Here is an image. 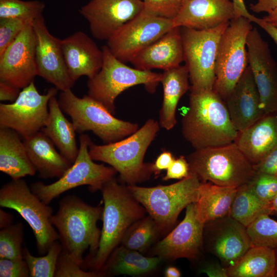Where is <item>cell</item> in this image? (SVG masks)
Masks as SVG:
<instances>
[{
	"mask_svg": "<svg viewBox=\"0 0 277 277\" xmlns=\"http://www.w3.org/2000/svg\"><path fill=\"white\" fill-rule=\"evenodd\" d=\"M263 18L277 28V6Z\"/></svg>",
	"mask_w": 277,
	"mask_h": 277,
	"instance_id": "db71d44e",
	"label": "cell"
},
{
	"mask_svg": "<svg viewBox=\"0 0 277 277\" xmlns=\"http://www.w3.org/2000/svg\"><path fill=\"white\" fill-rule=\"evenodd\" d=\"M34 20L0 18V55L15 41L25 26Z\"/></svg>",
	"mask_w": 277,
	"mask_h": 277,
	"instance_id": "60d3db41",
	"label": "cell"
},
{
	"mask_svg": "<svg viewBox=\"0 0 277 277\" xmlns=\"http://www.w3.org/2000/svg\"><path fill=\"white\" fill-rule=\"evenodd\" d=\"M234 9L235 18L243 16L252 22L255 16L251 15L247 10L244 0H232Z\"/></svg>",
	"mask_w": 277,
	"mask_h": 277,
	"instance_id": "816d5d0a",
	"label": "cell"
},
{
	"mask_svg": "<svg viewBox=\"0 0 277 277\" xmlns=\"http://www.w3.org/2000/svg\"><path fill=\"white\" fill-rule=\"evenodd\" d=\"M274 249L275 251L276 260V272H275L274 277H277V247L274 248Z\"/></svg>",
	"mask_w": 277,
	"mask_h": 277,
	"instance_id": "6f0895ef",
	"label": "cell"
},
{
	"mask_svg": "<svg viewBox=\"0 0 277 277\" xmlns=\"http://www.w3.org/2000/svg\"><path fill=\"white\" fill-rule=\"evenodd\" d=\"M57 100L63 112L71 118L76 132L91 131L105 144L121 140L140 128L137 123L114 117L89 95L77 96L71 89L61 91Z\"/></svg>",
	"mask_w": 277,
	"mask_h": 277,
	"instance_id": "8992f818",
	"label": "cell"
},
{
	"mask_svg": "<svg viewBox=\"0 0 277 277\" xmlns=\"http://www.w3.org/2000/svg\"><path fill=\"white\" fill-rule=\"evenodd\" d=\"M163 260L159 256H145L121 245L113 251L100 272L104 276L138 275L154 270Z\"/></svg>",
	"mask_w": 277,
	"mask_h": 277,
	"instance_id": "4dcf8cb0",
	"label": "cell"
},
{
	"mask_svg": "<svg viewBox=\"0 0 277 277\" xmlns=\"http://www.w3.org/2000/svg\"><path fill=\"white\" fill-rule=\"evenodd\" d=\"M249 66L265 114L277 112V67L268 44L255 27L247 38Z\"/></svg>",
	"mask_w": 277,
	"mask_h": 277,
	"instance_id": "2e32d148",
	"label": "cell"
},
{
	"mask_svg": "<svg viewBox=\"0 0 277 277\" xmlns=\"http://www.w3.org/2000/svg\"><path fill=\"white\" fill-rule=\"evenodd\" d=\"M186 159L190 172L200 181L219 186L237 188L247 184L255 172L253 165L234 142L195 149Z\"/></svg>",
	"mask_w": 277,
	"mask_h": 277,
	"instance_id": "5b68a950",
	"label": "cell"
},
{
	"mask_svg": "<svg viewBox=\"0 0 277 277\" xmlns=\"http://www.w3.org/2000/svg\"><path fill=\"white\" fill-rule=\"evenodd\" d=\"M101 191L104 207L99 246L95 254L84 260L82 265L83 269L90 268L99 272L121 243L127 230L145 217L146 211L127 187L118 184L115 177L105 184Z\"/></svg>",
	"mask_w": 277,
	"mask_h": 277,
	"instance_id": "3957f363",
	"label": "cell"
},
{
	"mask_svg": "<svg viewBox=\"0 0 277 277\" xmlns=\"http://www.w3.org/2000/svg\"><path fill=\"white\" fill-rule=\"evenodd\" d=\"M153 118L148 119L133 134L117 142L102 145L91 141L90 155L93 161L109 164L119 174V180L127 186L134 185L149 179L153 173L152 163H145V153L160 130Z\"/></svg>",
	"mask_w": 277,
	"mask_h": 277,
	"instance_id": "277c9868",
	"label": "cell"
},
{
	"mask_svg": "<svg viewBox=\"0 0 277 277\" xmlns=\"http://www.w3.org/2000/svg\"><path fill=\"white\" fill-rule=\"evenodd\" d=\"M200 184L197 176L190 172L187 177L169 185L127 187L162 232L174 224L183 209L197 202Z\"/></svg>",
	"mask_w": 277,
	"mask_h": 277,
	"instance_id": "ba28073f",
	"label": "cell"
},
{
	"mask_svg": "<svg viewBox=\"0 0 277 277\" xmlns=\"http://www.w3.org/2000/svg\"><path fill=\"white\" fill-rule=\"evenodd\" d=\"M271 208L272 214L277 216V195L271 203Z\"/></svg>",
	"mask_w": 277,
	"mask_h": 277,
	"instance_id": "9f6ffc18",
	"label": "cell"
},
{
	"mask_svg": "<svg viewBox=\"0 0 277 277\" xmlns=\"http://www.w3.org/2000/svg\"><path fill=\"white\" fill-rule=\"evenodd\" d=\"M62 251L60 242L55 241L46 254L36 257L32 255L27 247L23 248V258L29 270L31 277H53L59 256Z\"/></svg>",
	"mask_w": 277,
	"mask_h": 277,
	"instance_id": "e575fe53",
	"label": "cell"
},
{
	"mask_svg": "<svg viewBox=\"0 0 277 277\" xmlns=\"http://www.w3.org/2000/svg\"><path fill=\"white\" fill-rule=\"evenodd\" d=\"M103 63L99 72L87 82L88 95L115 114L117 97L128 88L143 85L150 93L155 92L162 73L130 67L116 58L107 45L101 48Z\"/></svg>",
	"mask_w": 277,
	"mask_h": 277,
	"instance_id": "52a82bcc",
	"label": "cell"
},
{
	"mask_svg": "<svg viewBox=\"0 0 277 277\" xmlns=\"http://www.w3.org/2000/svg\"><path fill=\"white\" fill-rule=\"evenodd\" d=\"M58 89L50 88L41 94L34 81L22 89L17 99L10 104H0V128L16 131L23 138L40 131L49 116L48 104Z\"/></svg>",
	"mask_w": 277,
	"mask_h": 277,
	"instance_id": "4fadbf2b",
	"label": "cell"
},
{
	"mask_svg": "<svg viewBox=\"0 0 277 277\" xmlns=\"http://www.w3.org/2000/svg\"><path fill=\"white\" fill-rule=\"evenodd\" d=\"M30 276L28 266L25 260L0 258V277Z\"/></svg>",
	"mask_w": 277,
	"mask_h": 277,
	"instance_id": "7bdbcfd3",
	"label": "cell"
},
{
	"mask_svg": "<svg viewBox=\"0 0 277 277\" xmlns=\"http://www.w3.org/2000/svg\"><path fill=\"white\" fill-rule=\"evenodd\" d=\"M24 226L21 222L1 229L0 258L23 259L22 245L24 240Z\"/></svg>",
	"mask_w": 277,
	"mask_h": 277,
	"instance_id": "74e56055",
	"label": "cell"
},
{
	"mask_svg": "<svg viewBox=\"0 0 277 277\" xmlns=\"http://www.w3.org/2000/svg\"><path fill=\"white\" fill-rule=\"evenodd\" d=\"M45 8L44 3L37 0H0V18L34 20L43 15Z\"/></svg>",
	"mask_w": 277,
	"mask_h": 277,
	"instance_id": "8d00e7d4",
	"label": "cell"
},
{
	"mask_svg": "<svg viewBox=\"0 0 277 277\" xmlns=\"http://www.w3.org/2000/svg\"><path fill=\"white\" fill-rule=\"evenodd\" d=\"M251 22L243 16L234 18L221 37L213 90L224 102L248 66L246 43L248 35L253 28Z\"/></svg>",
	"mask_w": 277,
	"mask_h": 277,
	"instance_id": "30bf717a",
	"label": "cell"
},
{
	"mask_svg": "<svg viewBox=\"0 0 277 277\" xmlns=\"http://www.w3.org/2000/svg\"><path fill=\"white\" fill-rule=\"evenodd\" d=\"M20 136L12 129L0 128V170L12 180L36 172Z\"/></svg>",
	"mask_w": 277,
	"mask_h": 277,
	"instance_id": "83f0119b",
	"label": "cell"
},
{
	"mask_svg": "<svg viewBox=\"0 0 277 277\" xmlns=\"http://www.w3.org/2000/svg\"><path fill=\"white\" fill-rule=\"evenodd\" d=\"M0 206L17 212L31 228L39 253H46L59 240L51 222L52 207L42 201L23 179L12 180L0 189Z\"/></svg>",
	"mask_w": 277,
	"mask_h": 277,
	"instance_id": "9c48e42d",
	"label": "cell"
},
{
	"mask_svg": "<svg viewBox=\"0 0 277 277\" xmlns=\"http://www.w3.org/2000/svg\"><path fill=\"white\" fill-rule=\"evenodd\" d=\"M160 232L155 222L149 215L135 222L127 230L121 244L142 252L154 242Z\"/></svg>",
	"mask_w": 277,
	"mask_h": 277,
	"instance_id": "836d02e7",
	"label": "cell"
},
{
	"mask_svg": "<svg viewBox=\"0 0 277 277\" xmlns=\"http://www.w3.org/2000/svg\"><path fill=\"white\" fill-rule=\"evenodd\" d=\"M91 141L89 135L81 134L76 160L58 180L50 184L41 182L31 184V190L42 201L49 204L65 192L81 186H88L92 192L101 190L105 184L115 177L117 172L113 167L96 164L91 157Z\"/></svg>",
	"mask_w": 277,
	"mask_h": 277,
	"instance_id": "7c38bea8",
	"label": "cell"
},
{
	"mask_svg": "<svg viewBox=\"0 0 277 277\" xmlns=\"http://www.w3.org/2000/svg\"><path fill=\"white\" fill-rule=\"evenodd\" d=\"M29 157L43 179L61 177L72 163L58 152L51 140L42 131L23 138Z\"/></svg>",
	"mask_w": 277,
	"mask_h": 277,
	"instance_id": "484cf974",
	"label": "cell"
},
{
	"mask_svg": "<svg viewBox=\"0 0 277 277\" xmlns=\"http://www.w3.org/2000/svg\"><path fill=\"white\" fill-rule=\"evenodd\" d=\"M14 216L10 213L6 212L2 209H0V228H6L12 225Z\"/></svg>",
	"mask_w": 277,
	"mask_h": 277,
	"instance_id": "f5cc1de1",
	"label": "cell"
},
{
	"mask_svg": "<svg viewBox=\"0 0 277 277\" xmlns=\"http://www.w3.org/2000/svg\"><path fill=\"white\" fill-rule=\"evenodd\" d=\"M263 214H272L271 203L259 199L247 184L237 187L229 215L247 227Z\"/></svg>",
	"mask_w": 277,
	"mask_h": 277,
	"instance_id": "d6a6232c",
	"label": "cell"
},
{
	"mask_svg": "<svg viewBox=\"0 0 277 277\" xmlns=\"http://www.w3.org/2000/svg\"><path fill=\"white\" fill-rule=\"evenodd\" d=\"M142 12L162 17L172 19L181 8L182 0H142Z\"/></svg>",
	"mask_w": 277,
	"mask_h": 277,
	"instance_id": "b9f144b4",
	"label": "cell"
},
{
	"mask_svg": "<svg viewBox=\"0 0 277 277\" xmlns=\"http://www.w3.org/2000/svg\"><path fill=\"white\" fill-rule=\"evenodd\" d=\"M277 6V0H256L254 4L249 5L250 10L254 13H269Z\"/></svg>",
	"mask_w": 277,
	"mask_h": 277,
	"instance_id": "681fc988",
	"label": "cell"
},
{
	"mask_svg": "<svg viewBox=\"0 0 277 277\" xmlns=\"http://www.w3.org/2000/svg\"><path fill=\"white\" fill-rule=\"evenodd\" d=\"M234 142L253 165L259 163L277 147V112L239 132Z\"/></svg>",
	"mask_w": 277,
	"mask_h": 277,
	"instance_id": "d4e9b609",
	"label": "cell"
},
{
	"mask_svg": "<svg viewBox=\"0 0 277 277\" xmlns=\"http://www.w3.org/2000/svg\"><path fill=\"white\" fill-rule=\"evenodd\" d=\"M252 22L255 23L264 30L272 38L277 46V28L269 23L265 21L263 18H260L255 16Z\"/></svg>",
	"mask_w": 277,
	"mask_h": 277,
	"instance_id": "f907efd6",
	"label": "cell"
},
{
	"mask_svg": "<svg viewBox=\"0 0 277 277\" xmlns=\"http://www.w3.org/2000/svg\"><path fill=\"white\" fill-rule=\"evenodd\" d=\"M21 89L6 83L0 82V101L14 102L18 97Z\"/></svg>",
	"mask_w": 277,
	"mask_h": 277,
	"instance_id": "c3c4849f",
	"label": "cell"
},
{
	"mask_svg": "<svg viewBox=\"0 0 277 277\" xmlns=\"http://www.w3.org/2000/svg\"><path fill=\"white\" fill-rule=\"evenodd\" d=\"M247 184L252 192L264 202L272 203L277 195V175L255 171Z\"/></svg>",
	"mask_w": 277,
	"mask_h": 277,
	"instance_id": "f35d334b",
	"label": "cell"
},
{
	"mask_svg": "<svg viewBox=\"0 0 277 277\" xmlns=\"http://www.w3.org/2000/svg\"><path fill=\"white\" fill-rule=\"evenodd\" d=\"M49 116L42 131L53 142L60 152L72 164L78 153L74 125L65 117L56 95L48 104Z\"/></svg>",
	"mask_w": 277,
	"mask_h": 277,
	"instance_id": "f1b7e54d",
	"label": "cell"
},
{
	"mask_svg": "<svg viewBox=\"0 0 277 277\" xmlns=\"http://www.w3.org/2000/svg\"><path fill=\"white\" fill-rule=\"evenodd\" d=\"M54 276L100 277L104 276V275L99 271L85 270L82 267V264L62 251L57 261Z\"/></svg>",
	"mask_w": 277,
	"mask_h": 277,
	"instance_id": "ab89813d",
	"label": "cell"
},
{
	"mask_svg": "<svg viewBox=\"0 0 277 277\" xmlns=\"http://www.w3.org/2000/svg\"><path fill=\"white\" fill-rule=\"evenodd\" d=\"M143 8L142 0H90L79 12L88 22L92 35L98 40L107 41Z\"/></svg>",
	"mask_w": 277,
	"mask_h": 277,
	"instance_id": "e0dca14e",
	"label": "cell"
},
{
	"mask_svg": "<svg viewBox=\"0 0 277 277\" xmlns=\"http://www.w3.org/2000/svg\"><path fill=\"white\" fill-rule=\"evenodd\" d=\"M189 82L186 65L164 70L161 80L163 98L159 114L160 127L170 130L175 126L176 107L182 96L190 89Z\"/></svg>",
	"mask_w": 277,
	"mask_h": 277,
	"instance_id": "4316f807",
	"label": "cell"
},
{
	"mask_svg": "<svg viewBox=\"0 0 277 277\" xmlns=\"http://www.w3.org/2000/svg\"><path fill=\"white\" fill-rule=\"evenodd\" d=\"M175 159L172 154L167 150L163 151L152 163L151 169L153 173L159 175L163 170H167Z\"/></svg>",
	"mask_w": 277,
	"mask_h": 277,
	"instance_id": "bcb514c9",
	"label": "cell"
},
{
	"mask_svg": "<svg viewBox=\"0 0 277 277\" xmlns=\"http://www.w3.org/2000/svg\"><path fill=\"white\" fill-rule=\"evenodd\" d=\"M103 207L88 204L74 195H67L58 204L51 222L57 230L62 251L82 264L96 252L101 230L97 227Z\"/></svg>",
	"mask_w": 277,
	"mask_h": 277,
	"instance_id": "6da1fadb",
	"label": "cell"
},
{
	"mask_svg": "<svg viewBox=\"0 0 277 277\" xmlns=\"http://www.w3.org/2000/svg\"><path fill=\"white\" fill-rule=\"evenodd\" d=\"M190 173L189 163L184 156L175 159L166 170V175L163 177L164 181L171 179H183Z\"/></svg>",
	"mask_w": 277,
	"mask_h": 277,
	"instance_id": "ee69618b",
	"label": "cell"
},
{
	"mask_svg": "<svg viewBox=\"0 0 277 277\" xmlns=\"http://www.w3.org/2000/svg\"><path fill=\"white\" fill-rule=\"evenodd\" d=\"M253 167L255 171L277 175V147Z\"/></svg>",
	"mask_w": 277,
	"mask_h": 277,
	"instance_id": "f6af8a7d",
	"label": "cell"
},
{
	"mask_svg": "<svg viewBox=\"0 0 277 277\" xmlns=\"http://www.w3.org/2000/svg\"><path fill=\"white\" fill-rule=\"evenodd\" d=\"M252 246L277 247V221L263 214L247 227Z\"/></svg>",
	"mask_w": 277,
	"mask_h": 277,
	"instance_id": "d590c367",
	"label": "cell"
},
{
	"mask_svg": "<svg viewBox=\"0 0 277 277\" xmlns=\"http://www.w3.org/2000/svg\"><path fill=\"white\" fill-rule=\"evenodd\" d=\"M204 226L197 217L196 202L188 205L184 219L156 244L154 254L170 260L196 259L203 249Z\"/></svg>",
	"mask_w": 277,
	"mask_h": 277,
	"instance_id": "d6986e66",
	"label": "cell"
},
{
	"mask_svg": "<svg viewBox=\"0 0 277 277\" xmlns=\"http://www.w3.org/2000/svg\"><path fill=\"white\" fill-rule=\"evenodd\" d=\"M234 18V6L230 0H182L173 24L174 27L204 30Z\"/></svg>",
	"mask_w": 277,
	"mask_h": 277,
	"instance_id": "603a6c76",
	"label": "cell"
},
{
	"mask_svg": "<svg viewBox=\"0 0 277 277\" xmlns=\"http://www.w3.org/2000/svg\"><path fill=\"white\" fill-rule=\"evenodd\" d=\"M165 275L167 277H180L181 276V273L177 268L169 266L166 269Z\"/></svg>",
	"mask_w": 277,
	"mask_h": 277,
	"instance_id": "11a10c76",
	"label": "cell"
},
{
	"mask_svg": "<svg viewBox=\"0 0 277 277\" xmlns=\"http://www.w3.org/2000/svg\"><path fill=\"white\" fill-rule=\"evenodd\" d=\"M200 272L210 277H228L227 268L217 262L207 263L200 269Z\"/></svg>",
	"mask_w": 277,
	"mask_h": 277,
	"instance_id": "7dc6e473",
	"label": "cell"
},
{
	"mask_svg": "<svg viewBox=\"0 0 277 277\" xmlns=\"http://www.w3.org/2000/svg\"><path fill=\"white\" fill-rule=\"evenodd\" d=\"M33 27L37 75L61 91L71 89L75 82L68 73L61 39L50 33L43 15L33 21Z\"/></svg>",
	"mask_w": 277,
	"mask_h": 277,
	"instance_id": "ac0fdd59",
	"label": "cell"
},
{
	"mask_svg": "<svg viewBox=\"0 0 277 277\" xmlns=\"http://www.w3.org/2000/svg\"><path fill=\"white\" fill-rule=\"evenodd\" d=\"M182 132L195 149L233 143L239 131L234 127L225 102L213 90L191 92Z\"/></svg>",
	"mask_w": 277,
	"mask_h": 277,
	"instance_id": "7a4b0ae2",
	"label": "cell"
},
{
	"mask_svg": "<svg viewBox=\"0 0 277 277\" xmlns=\"http://www.w3.org/2000/svg\"><path fill=\"white\" fill-rule=\"evenodd\" d=\"M209 250L227 268L252 246L247 228L229 215L205 224Z\"/></svg>",
	"mask_w": 277,
	"mask_h": 277,
	"instance_id": "ffe728a7",
	"label": "cell"
},
{
	"mask_svg": "<svg viewBox=\"0 0 277 277\" xmlns=\"http://www.w3.org/2000/svg\"><path fill=\"white\" fill-rule=\"evenodd\" d=\"M229 23L204 30L181 27L184 61L189 71L191 92L213 90L219 44Z\"/></svg>",
	"mask_w": 277,
	"mask_h": 277,
	"instance_id": "8fae6325",
	"label": "cell"
},
{
	"mask_svg": "<svg viewBox=\"0 0 277 277\" xmlns=\"http://www.w3.org/2000/svg\"><path fill=\"white\" fill-rule=\"evenodd\" d=\"M237 188L201 182L196 202L197 217L205 224L229 215Z\"/></svg>",
	"mask_w": 277,
	"mask_h": 277,
	"instance_id": "f546056e",
	"label": "cell"
},
{
	"mask_svg": "<svg viewBox=\"0 0 277 277\" xmlns=\"http://www.w3.org/2000/svg\"><path fill=\"white\" fill-rule=\"evenodd\" d=\"M184 60L181 27H175L141 51L130 63L142 70H166L180 65Z\"/></svg>",
	"mask_w": 277,
	"mask_h": 277,
	"instance_id": "cb8c5ba5",
	"label": "cell"
},
{
	"mask_svg": "<svg viewBox=\"0 0 277 277\" xmlns=\"http://www.w3.org/2000/svg\"><path fill=\"white\" fill-rule=\"evenodd\" d=\"M276 260L274 248L252 246L234 264L227 267L228 277H274Z\"/></svg>",
	"mask_w": 277,
	"mask_h": 277,
	"instance_id": "1f68e13d",
	"label": "cell"
},
{
	"mask_svg": "<svg viewBox=\"0 0 277 277\" xmlns=\"http://www.w3.org/2000/svg\"><path fill=\"white\" fill-rule=\"evenodd\" d=\"M33 21L0 55V82L23 89L37 75Z\"/></svg>",
	"mask_w": 277,
	"mask_h": 277,
	"instance_id": "9a60e30c",
	"label": "cell"
},
{
	"mask_svg": "<svg viewBox=\"0 0 277 277\" xmlns=\"http://www.w3.org/2000/svg\"><path fill=\"white\" fill-rule=\"evenodd\" d=\"M225 102L231 121L239 132L244 130L265 115L249 66Z\"/></svg>",
	"mask_w": 277,
	"mask_h": 277,
	"instance_id": "7402d4cb",
	"label": "cell"
},
{
	"mask_svg": "<svg viewBox=\"0 0 277 277\" xmlns=\"http://www.w3.org/2000/svg\"><path fill=\"white\" fill-rule=\"evenodd\" d=\"M174 27L173 20L142 11L126 23L107 41V46L118 60L126 63Z\"/></svg>",
	"mask_w": 277,
	"mask_h": 277,
	"instance_id": "5bb4252c",
	"label": "cell"
},
{
	"mask_svg": "<svg viewBox=\"0 0 277 277\" xmlns=\"http://www.w3.org/2000/svg\"><path fill=\"white\" fill-rule=\"evenodd\" d=\"M65 62L75 82L82 76L91 78L100 70L103 52L86 33L79 31L61 39Z\"/></svg>",
	"mask_w": 277,
	"mask_h": 277,
	"instance_id": "44dd1931",
	"label": "cell"
}]
</instances>
